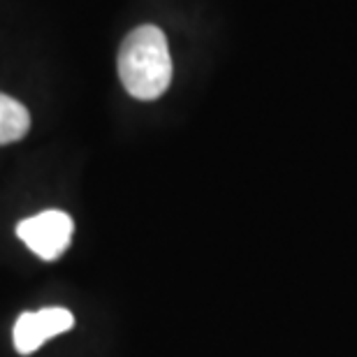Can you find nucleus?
<instances>
[{
  "mask_svg": "<svg viewBox=\"0 0 357 357\" xmlns=\"http://www.w3.org/2000/svg\"><path fill=\"white\" fill-rule=\"evenodd\" d=\"M119 77L137 100H158L172 84V56L158 26H139L128 35L119 52Z\"/></svg>",
  "mask_w": 357,
  "mask_h": 357,
  "instance_id": "f257e3e1",
  "label": "nucleus"
},
{
  "mask_svg": "<svg viewBox=\"0 0 357 357\" xmlns=\"http://www.w3.org/2000/svg\"><path fill=\"white\" fill-rule=\"evenodd\" d=\"M73 325H75V316L68 309H61V306L26 311L14 323V348L21 355H31L47 339L73 330Z\"/></svg>",
  "mask_w": 357,
  "mask_h": 357,
  "instance_id": "7ed1b4c3",
  "label": "nucleus"
},
{
  "mask_svg": "<svg viewBox=\"0 0 357 357\" xmlns=\"http://www.w3.org/2000/svg\"><path fill=\"white\" fill-rule=\"evenodd\" d=\"M75 234V220L61 209H47L24 218L17 225V237L45 262L59 260L68 251Z\"/></svg>",
  "mask_w": 357,
  "mask_h": 357,
  "instance_id": "f03ea898",
  "label": "nucleus"
},
{
  "mask_svg": "<svg viewBox=\"0 0 357 357\" xmlns=\"http://www.w3.org/2000/svg\"><path fill=\"white\" fill-rule=\"evenodd\" d=\"M31 128V114L19 100L0 93V146L26 137Z\"/></svg>",
  "mask_w": 357,
  "mask_h": 357,
  "instance_id": "20e7f679",
  "label": "nucleus"
}]
</instances>
